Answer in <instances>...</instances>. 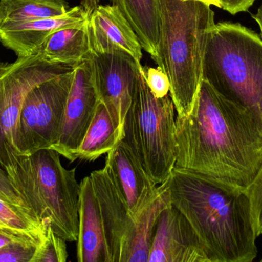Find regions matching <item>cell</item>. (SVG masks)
Wrapping results in <instances>:
<instances>
[{"instance_id": "cell-1", "label": "cell", "mask_w": 262, "mask_h": 262, "mask_svg": "<svg viewBox=\"0 0 262 262\" xmlns=\"http://www.w3.org/2000/svg\"><path fill=\"white\" fill-rule=\"evenodd\" d=\"M175 168L247 191L262 168V130L203 79L190 112L176 118Z\"/></svg>"}, {"instance_id": "cell-2", "label": "cell", "mask_w": 262, "mask_h": 262, "mask_svg": "<svg viewBox=\"0 0 262 262\" xmlns=\"http://www.w3.org/2000/svg\"><path fill=\"white\" fill-rule=\"evenodd\" d=\"M166 182L171 204L187 218L214 262L254 261L258 236L246 191L175 167Z\"/></svg>"}, {"instance_id": "cell-3", "label": "cell", "mask_w": 262, "mask_h": 262, "mask_svg": "<svg viewBox=\"0 0 262 262\" xmlns=\"http://www.w3.org/2000/svg\"><path fill=\"white\" fill-rule=\"evenodd\" d=\"M205 0H159L157 66L170 83L177 116L190 112L203 82V63L215 26Z\"/></svg>"}, {"instance_id": "cell-4", "label": "cell", "mask_w": 262, "mask_h": 262, "mask_svg": "<svg viewBox=\"0 0 262 262\" xmlns=\"http://www.w3.org/2000/svg\"><path fill=\"white\" fill-rule=\"evenodd\" d=\"M5 171L37 221L49 220L54 232L66 241L78 240L81 187L75 169H66L58 152L46 149L17 155Z\"/></svg>"}, {"instance_id": "cell-5", "label": "cell", "mask_w": 262, "mask_h": 262, "mask_svg": "<svg viewBox=\"0 0 262 262\" xmlns=\"http://www.w3.org/2000/svg\"><path fill=\"white\" fill-rule=\"evenodd\" d=\"M203 79L247 110L262 130V38L240 23L214 26L203 63Z\"/></svg>"}, {"instance_id": "cell-6", "label": "cell", "mask_w": 262, "mask_h": 262, "mask_svg": "<svg viewBox=\"0 0 262 262\" xmlns=\"http://www.w3.org/2000/svg\"><path fill=\"white\" fill-rule=\"evenodd\" d=\"M175 110L170 95L160 98L152 95L141 65L125 118L123 140L158 185L169 178L175 167Z\"/></svg>"}, {"instance_id": "cell-7", "label": "cell", "mask_w": 262, "mask_h": 262, "mask_svg": "<svg viewBox=\"0 0 262 262\" xmlns=\"http://www.w3.org/2000/svg\"><path fill=\"white\" fill-rule=\"evenodd\" d=\"M90 177L99 203L109 262H148L159 217L171 205L166 182L159 186L154 201L134 216L105 166Z\"/></svg>"}, {"instance_id": "cell-8", "label": "cell", "mask_w": 262, "mask_h": 262, "mask_svg": "<svg viewBox=\"0 0 262 262\" xmlns=\"http://www.w3.org/2000/svg\"><path fill=\"white\" fill-rule=\"evenodd\" d=\"M72 70L41 82L25 97L12 133L16 155L29 156L56 144L72 85Z\"/></svg>"}, {"instance_id": "cell-9", "label": "cell", "mask_w": 262, "mask_h": 262, "mask_svg": "<svg viewBox=\"0 0 262 262\" xmlns=\"http://www.w3.org/2000/svg\"><path fill=\"white\" fill-rule=\"evenodd\" d=\"M72 69L51 64L38 53L18 57L13 63L0 61V166L4 170L17 156L12 133L28 92Z\"/></svg>"}, {"instance_id": "cell-10", "label": "cell", "mask_w": 262, "mask_h": 262, "mask_svg": "<svg viewBox=\"0 0 262 262\" xmlns=\"http://www.w3.org/2000/svg\"><path fill=\"white\" fill-rule=\"evenodd\" d=\"M92 76L98 99L104 103L124 138L125 118L134 97L139 65L124 52L92 53Z\"/></svg>"}, {"instance_id": "cell-11", "label": "cell", "mask_w": 262, "mask_h": 262, "mask_svg": "<svg viewBox=\"0 0 262 262\" xmlns=\"http://www.w3.org/2000/svg\"><path fill=\"white\" fill-rule=\"evenodd\" d=\"M98 103L90 58L73 68L61 133L51 149L70 163L76 161L75 152L89 129Z\"/></svg>"}, {"instance_id": "cell-12", "label": "cell", "mask_w": 262, "mask_h": 262, "mask_svg": "<svg viewBox=\"0 0 262 262\" xmlns=\"http://www.w3.org/2000/svg\"><path fill=\"white\" fill-rule=\"evenodd\" d=\"M148 262H214L187 218L172 204L157 221Z\"/></svg>"}, {"instance_id": "cell-13", "label": "cell", "mask_w": 262, "mask_h": 262, "mask_svg": "<svg viewBox=\"0 0 262 262\" xmlns=\"http://www.w3.org/2000/svg\"><path fill=\"white\" fill-rule=\"evenodd\" d=\"M104 166L134 216L141 213L158 194V184L148 175L124 140L107 153Z\"/></svg>"}, {"instance_id": "cell-14", "label": "cell", "mask_w": 262, "mask_h": 262, "mask_svg": "<svg viewBox=\"0 0 262 262\" xmlns=\"http://www.w3.org/2000/svg\"><path fill=\"white\" fill-rule=\"evenodd\" d=\"M88 35L94 54L124 52L141 65V45L122 12L115 5H99L89 15Z\"/></svg>"}, {"instance_id": "cell-15", "label": "cell", "mask_w": 262, "mask_h": 262, "mask_svg": "<svg viewBox=\"0 0 262 262\" xmlns=\"http://www.w3.org/2000/svg\"><path fill=\"white\" fill-rule=\"evenodd\" d=\"M89 14L81 6L70 8L64 15L30 21L0 22V42L18 57L29 56L51 34L60 29L84 24Z\"/></svg>"}, {"instance_id": "cell-16", "label": "cell", "mask_w": 262, "mask_h": 262, "mask_svg": "<svg viewBox=\"0 0 262 262\" xmlns=\"http://www.w3.org/2000/svg\"><path fill=\"white\" fill-rule=\"evenodd\" d=\"M78 262H109L102 217L90 175L80 183Z\"/></svg>"}, {"instance_id": "cell-17", "label": "cell", "mask_w": 262, "mask_h": 262, "mask_svg": "<svg viewBox=\"0 0 262 262\" xmlns=\"http://www.w3.org/2000/svg\"><path fill=\"white\" fill-rule=\"evenodd\" d=\"M88 22V21H87ZM87 22L81 26L60 29L49 35L35 53L51 64L74 68L92 56Z\"/></svg>"}, {"instance_id": "cell-18", "label": "cell", "mask_w": 262, "mask_h": 262, "mask_svg": "<svg viewBox=\"0 0 262 262\" xmlns=\"http://www.w3.org/2000/svg\"><path fill=\"white\" fill-rule=\"evenodd\" d=\"M122 12L145 52L154 62L158 56L159 0H111Z\"/></svg>"}, {"instance_id": "cell-19", "label": "cell", "mask_w": 262, "mask_h": 262, "mask_svg": "<svg viewBox=\"0 0 262 262\" xmlns=\"http://www.w3.org/2000/svg\"><path fill=\"white\" fill-rule=\"evenodd\" d=\"M123 140L104 103L99 101L89 129L75 152L76 160L95 162Z\"/></svg>"}, {"instance_id": "cell-20", "label": "cell", "mask_w": 262, "mask_h": 262, "mask_svg": "<svg viewBox=\"0 0 262 262\" xmlns=\"http://www.w3.org/2000/svg\"><path fill=\"white\" fill-rule=\"evenodd\" d=\"M70 9L60 0H0V22H25L64 15Z\"/></svg>"}, {"instance_id": "cell-21", "label": "cell", "mask_w": 262, "mask_h": 262, "mask_svg": "<svg viewBox=\"0 0 262 262\" xmlns=\"http://www.w3.org/2000/svg\"><path fill=\"white\" fill-rule=\"evenodd\" d=\"M68 257L66 240L54 232L49 223L32 262H66Z\"/></svg>"}, {"instance_id": "cell-22", "label": "cell", "mask_w": 262, "mask_h": 262, "mask_svg": "<svg viewBox=\"0 0 262 262\" xmlns=\"http://www.w3.org/2000/svg\"><path fill=\"white\" fill-rule=\"evenodd\" d=\"M23 209L0 198V226L16 230L38 231L44 226Z\"/></svg>"}, {"instance_id": "cell-23", "label": "cell", "mask_w": 262, "mask_h": 262, "mask_svg": "<svg viewBox=\"0 0 262 262\" xmlns=\"http://www.w3.org/2000/svg\"><path fill=\"white\" fill-rule=\"evenodd\" d=\"M44 232L40 236L18 240L0 249V262H32Z\"/></svg>"}, {"instance_id": "cell-24", "label": "cell", "mask_w": 262, "mask_h": 262, "mask_svg": "<svg viewBox=\"0 0 262 262\" xmlns=\"http://www.w3.org/2000/svg\"><path fill=\"white\" fill-rule=\"evenodd\" d=\"M143 70L146 83L154 96L160 98L169 95V78L160 68L143 67Z\"/></svg>"}, {"instance_id": "cell-25", "label": "cell", "mask_w": 262, "mask_h": 262, "mask_svg": "<svg viewBox=\"0 0 262 262\" xmlns=\"http://www.w3.org/2000/svg\"><path fill=\"white\" fill-rule=\"evenodd\" d=\"M246 192L250 198L254 225L258 237L262 234V168L255 181Z\"/></svg>"}, {"instance_id": "cell-26", "label": "cell", "mask_w": 262, "mask_h": 262, "mask_svg": "<svg viewBox=\"0 0 262 262\" xmlns=\"http://www.w3.org/2000/svg\"><path fill=\"white\" fill-rule=\"evenodd\" d=\"M0 198L20 208L34 218L29 206L15 190L10 180L8 178L7 173L1 166H0Z\"/></svg>"}, {"instance_id": "cell-27", "label": "cell", "mask_w": 262, "mask_h": 262, "mask_svg": "<svg viewBox=\"0 0 262 262\" xmlns=\"http://www.w3.org/2000/svg\"><path fill=\"white\" fill-rule=\"evenodd\" d=\"M49 223H51L49 220H45L44 226L41 230L38 231L16 230L12 228L0 226V249L7 246L9 243L18 240L40 236L42 235L46 226Z\"/></svg>"}, {"instance_id": "cell-28", "label": "cell", "mask_w": 262, "mask_h": 262, "mask_svg": "<svg viewBox=\"0 0 262 262\" xmlns=\"http://www.w3.org/2000/svg\"><path fill=\"white\" fill-rule=\"evenodd\" d=\"M255 0H219V8L227 11L232 15L246 12Z\"/></svg>"}, {"instance_id": "cell-29", "label": "cell", "mask_w": 262, "mask_h": 262, "mask_svg": "<svg viewBox=\"0 0 262 262\" xmlns=\"http://www.w3.org/2000/svg\"><path fill=\"white\" fill-rule=\"evenodd\" d=\"M100 0H81V6L89 15L92 13L95 8L99 6Z\"/></svg>"}, {"instance_id": "cell-30", "label": "cell", "mask_w": 262, "mask_h": 262, "mask_svg": "<svg viewBox=\"0 0 262 262\" xmlns=\"http://www.w3.org/2000/svg\"><path fill=\"white\" fill-rule=\"evenodd\" d=\"M252 18H253L257 22L258 26H259L260 31H261L260 36H261L262 38V3L261 6H260V7L258 8L256 14H255V15H252Z\"/></svg>"}, {"instance_id": "cell-31", "label": "cell", "mask_w": 262, "mask_h": 262, "mask_svg": "<svg viewBox=\"0 0 262 262\" xmlns=\"http://www.w3.org/2000/svg\"><path fill=\"white\" fill-rule=\"evenodd\" d=\"M205 1L207 2L210 5H213V6L219 7V0H205Z\"/></svg>"}, {"instance_id": "cell-32", "label": "cell", "mask_w": 262, "mask_h": 262, "mask_svg": "<svg viewBox=\"0 0 262 262\" xmlns=\"http://www.w3.org/2000/svg\"><path fill=\"white\" fill-rule=\"evenodd\" d=\"M60 1L68 2V0H60Z\"/></svg>"}, {"instance_id": "cell-33", "label": "cell", "mask_w": 262, "mask_h": 262, "mask_svg": "<svg viewBox=\"0 0 262 262\" xmlns=\"http://www.w3.org/2000/svg\"><path fill=\"white\" fill-rule=\"evenodd\" d=\"M261 261L262 262V258H261Z\"/></svg>"}]
</instances>
